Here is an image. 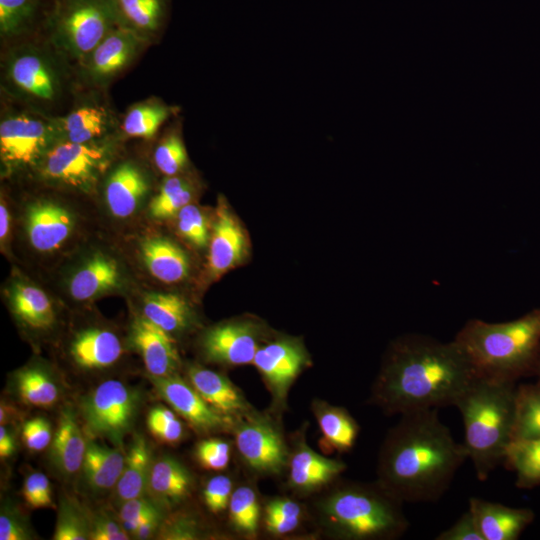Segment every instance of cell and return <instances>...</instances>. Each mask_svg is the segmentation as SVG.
<instances>
[{
	"instance_id": "obj_23",
	"label": "cell",
	"mask_w": 540,
	"mask_h": 540,
	"mask_svg": "<svg viewBox=\"0 0 540 540\" xmlns=\"http://www.w3.org/2000/svg\"><path fill=\"white\" fill-rule=\"evenodd\" d=\"M193 488V477L177 459L163 456L153 460L146 493L165 510L185 500Z\"/></svg>"
},
{
	"instance_id": "obj_51",
	"label": "cell",
	"mask_w": 540,
	"mask_h": 540,
	"mask_svg": "<svg viewBox=\"0 0 540 540\" xmlns=\"http://www.w3.org/2000/svg\"><path fill=\"white\" fill-rule=\"evenodd\" d=\"M51 425L47 419L36 417L27 420L22 427V438L26 447L32 451L47 448L53 439Z\"/></svg>"
},
{
	"instance_id": "obj_28",
	"label": "cell",
	"mask_w": 540,
	"mask_h": 540,
	"mask_svg": "<svg viewBox=\"0 0 540 540\" xmlns=\"http://www.w3.org/2000/svg\"><path fill=\"white\" fill-rule=\"evenodd\" d=\"M153 463L152 450L141 434H135L125 453L121 476L114 488L116 503L144 496Z\"/></svg>"
},
{
	"instance_id": "obj_5",
	"label": "cell",
	"mask_w": 540,
	"mask_h": 540,
	"mask_svg": "<svg viewBox=\"0 0 540 540\" xmlns=\"http://www.w3.org/2000/svg\"><path fill=\"white\" fill-rule=\"evenodd\" d=\"M402 504L377 481L336 488L321 502L320 512L328 530L340 538L393 539L409 527Z\"/></svg>"
},
{
	"instance_id": "obj_32",
	"label": "cell",
	"mask_w": 540,
	"mask_h": 540,
	"mask_svg": "<svg viewBox=\"0 0 540 540\" xmlns=\"http://www.w3.org/2000/svg\"><path fill=\"white\" fill-rule=\"evenodd\" d=\"M142 312V316L171 335L186 330L193 321L188 302L174 293H148Z\"/></svg>"
},
{
	"instance_id": "obj_52",
	"label": "cell",
	"mask_w": 540,
	"mask_h": 540,
	"mask_svg": "<svg viewBox=\"0 0 540 540\" xmlns=\"http://www.w3.org/2000/svg\"><path fill=\"white\" fill-rule=\"evenodd\" d=\"M32 534L27 522L12 506L3 505L0 514V540H29Z\"/></svg>"
},
{
	"instance_id": "obj_59",
	"label": "cell",
	"mask_w": 540,
	"mask_h": 540,
	"mask_svg": "<svg viewBox=\"0 0 540 540\" xmlns=\"http://www.w3.org/2000/svg\"><path fill=\"white\" fill-rule=\"evenodd\" d=\"M9 221H10V219H9L8 209H7L6 204L3 201V199H1V204H0V238H1L2 242L6 239L7 234L9 232V223H10Z\"/></svg>"
},
{
	"instance_id": "obj_12",
	"label": "cell",
	"mask_w": 540,
	"mask_h": 540,
	"mask_svg": "<svg viewBox=\"0 0 540 540\" xmlns=\"http://www.w3.org/2000/svg\"><path fill=\"white\" fill-rule=\"evenodd\" d=\"M259 327L250 321H234L213 326L201 338L204 357L224 365L253 363L259 349Z\"/></svg>"
},
{
	"instance_id": "obj_37",
	"label": "cell",
	"mask_w": 540,
	"mask_h": 540,
	"mask_svg": "<svg viewBox=\"0 0 540 540\" xmlns=\"http://www.w3.org/2000/svg\"><path fill=\"white\" fill-rule=\"evenodd\" d=\"M540 437V381L516 389L512 440Z\"/></svg>"
},
{
	"instance_id": "obj_36",
	"label": "cell",
	"mask_w": 540,
	"mask_h": 540,
	"mask_svg": "<svg viewBox=\"0 0 540 540\" xmlns=\"http://www.w3.org/2000/svg\"><path fill=\"white\" fill-rule=\"evenodd\" d=\"M106 113L93 106L81 107L53 124L62 141L88 143L100 137L106 128Z\"/></svg>"
},
{
	"instance_id": "obj_17",
	"label": "cell",
	"mask_w": 540,
	"mask_h": 540,
	"mask_svg": "<svg viewBox=\"0 0 540 540\" xmlns=\"http://www.w3.org/2000/svg\"><path fill=\"white\" fill-rule=\"evenodd\" d=\"M25 226L31 246L39 252L59 249L70 237L74 228L72 214L51 201H37L29 205Z\"/></svg>"
},
{
	"instance_id": "obj_20",
	"label": "cell",
	"mask_w": 540,
	"mask_h": 540,
	"mask_svg": "<svg viewBox=\"0 0 540 540\" xmlns=\"http://www.w3.org/2000/svg\"><path fill=\"white\" fill-rule=\"evenodd\" d=\"M13 85L26 96L39 101H52L58 90L56 74L40 54L25 51L13 56L8 65Z\"/></svg>"
},
{
	"instance_id": "obj_10",
	"label": "cell",
	"mask_w": 540,
	"mask_h": 540,
	"mask_svg": "<svg viewBox=\"0 0 540 540\" xmlns=\"http://www.w3.org/2000/svg\"><path fill=\"white\" fill-rule=\"evenodd\" d=\"M53 124L27 115L5 118L0 123V156L9 169L27 167L41 160L55 133Z\"/></svg>"
},
{
	"instance_id": "obj_56",
	"label": "cell",
	"mask_w": 540,
	"mask_h": 540,
	"mask_svg": "<svg viewBox=\"0 0 540 540\" xmlns=\"http://www.w3.org/2000/svg\"><path fill=\"white\" fill-rule=\"evenodd\" d=\"M300 521L301 519L299 518L280 515L265 514L264 517L265 527L267 531L277 536L285 535L292 532L298 527Z\"/></svg>"
},
{
	"instance_id": "obj_29",
	"label": "cell",
	"mask_w": 540,
	"mask_h": 540,
	"mask_svg": "<svg viewBox=\"0 0 540 540\" xmlns=\"http://www.w3.org/2000/svg\"><path fill=\"white\" fill-rule=\"evenodd\" d=\"M124 461L125 454L120 447L110 448L92 440L88 441L81 468L85 484L94 493H105L115 488Z\"/></svg>"
},
{
	"instance_id": "obj_57",
	"label": "cell",
	"mask_w": 540,
	"mask_h": 540,
	"mask_svg": "<svg viewBox=\"0 0 540 540\" xmlns=\"http://www.w3.org/2000/svg\"><path fill=\"white\" fill-rule=\"evenodd\" d=\"M16 448L15 438L6 425L0 426V457H10Z\"/></svg>"
},
{
	"instance_id": "obj_30",
	"label": "cell",
	"mask_w": 540,
	"mask_h": 540,
	"mask_svg": "<svg viewBox=\"0 0 540 540\" xmlns=\"http://www.w3.org/2000/svg\"><path fill=\"white\" fill-rule=\"evenodd\" d=\"M8 299L12 313L24 326L33 330H46L55 322V311L51 300L40 288L15 282L9 289Z\"/></svg>"
},
{
	"instance_id": "obj_49",
	"label": "cell",
	"mask_w": 540,
	"mask_h": 540,
	"mask_svg": "<svg viewBox=\"0 0 540 540\" xmlns=\"http://www.w3.org/2000/svg\"><path fill=\"white\" fill-rule=\"evenodd\" d=\"M22 496L25 503L33 509L54 507L50 481L41 472H33L25 478Z\"/></svg>"
},
{
	"instance_id": "obj_6",
	"label": "cell",
	"mask_w": 540,
	"mask_h": 540,
	"mask_svg": "<svg viewBox=\"0 0 540 540\" xmlns=\"http://www.w3.org/2000/svg\"><path fill=\"white\" fill-rule=\"evenodd\" d=\"M51 27L54 43L85 60L118 25L109 0H56Z\"/></svg>"
},
{
	"instance_id": "obj_45",
	"label": "cell",
	"mask_w": 540,
	"mask_h": 540,
	"mask_svg": "<svg viewBox=\"0 0 540 540\" xmlns=\"http://www.w3.org/2000/svg\"><path fill=\"white\" fill-rule=\"evenodd\" d=\"M149 432L159 441L178 443L184 435V426L173 409L157 405L150 409L146 418Z\"/></svg>"
},
{
	"instance_id": "obj_18",
	"label": "cell",
	"mask_w": 540,
	"mask_h": 540,
	"mask_svg": "<svg viewBox=\"0 0 540 540\" xmlns=\"http://www.w3.org/2000/svg\"><path fill=\"white\" fill-rule=\"evenodd\" d=\"M472 512L484 540H516L533 522L529 508H514L481 498L469 499Z\"/></svg>"
},
{
	"instance_id": "obj_22",
	"label": "cell",
	"mask_w": 540,
	"mask_h": 540,
	"mask_svg": "<svg viewBox=\"0 0 540 540\" xmlns=\"http://www.w3.org/2000/svg\"><path fill=\"white\" fill-rule=\"evenodd\" d=\"M187 376L194 389L220 414L229 418L247 414L249 408L244 396L223 374L192 365Z\"/></svg>"
},
{
	"instance_id": "obj_8",
	"label": "cell",
	"mask_w": 540,
	"mask_h": 540,
	"mask_svg": "<svg viewBox=\"0 0 540 540\" xmlns=\"http://www.w3.org/2000/svg\"><path fill=\"white\" fill-rule=\"evenodd\" d=\"M109 162L106 147L96 143L61 141L42 157V175L54 182L87 190Z\"/></svg>"
},
{
	"instance_id": "obj_11",
	"label": "cell",
	"mask_w": 540,
	"mask_h": 540,
	"mask_svg": "<svg viewBox=\"0 0 540 540\" xmlns=\"http://www.w3.org/2000/svg\"><path fill=\"white\" fill-rule=\"evenodd\" d=\"M253 364L265 380L276 405L283 406L290 386L309 364L303 345L294 339H279L259 347Z\"/></svg>"
},
{
	"instance_id": "obj_14",
	"label": "cell",
	"mask_w": 540,
	"mask_h": 540,
	"mask_svg": "<svg viewBox=\"0 0 540 540\" xmlns=\"http://www.w3.org/2000/svg\"><path fill=\"white\" fill-rule=\"evenodd\" d=\"M245 232L222 197L218 199L212 235L208 244L207 271L216 279L240 264L247 254Z\"/></svg>"
},
{
	"instance_id": "obj_39",
	"label": "cell",
	"mask_w": 540,
	"mask_h": 540,
	"mask_svg": "<svg viewBox=\"0 0 540 540\" xmlns=\"http://www.w3.org/2000/svg\"><path fill=\"white\" fill-rule=\"evenodd\" d=\"M171 112L170 107L158 102H147L134 106L124 118L123 132L130 137L151 138Z\"/></svg>"
},
{
	"instance_id": "obj_40",
	"label": "cell",
	"mask_w": 540,
	"mask_h": 540,
	"mask_svg": "<svg viewBox=\"0 0 540 540\" xmlns=\"http://www.w3.org/2000/svg\"><path fill=\"white\" fill-rule=\"evenodd\" d=\"M91 517L74 498L65 496L59 503L54 540L90 539Z\"/></svg>"
},
{
	"instance_id": "obj_1",
	"label": "cell",
	"mask_w": 540,
	"mask_h": 540,
	"mask_svg": "<svg viewBox=\"0 0 540 540\" xmlns=\"http://www.w3.org/2000/svg\"><path fill=\"white\" fill-rule=\"evenodd\" d=\"M477 377L454 341L406 335L391 346L374 382L371 400L389 414L454 406Z\"/></svg>"
},
{
	"instance_id": "obj_25",
	"label": "cell",
	"mask_w": 540,
	"mask_h": 540,
	"mask_svg": "<svg viewBox=\"0 0 540 540\" xmlns=\"http://www.w3.org/2000/svg\"><path fill=\"white\" fill-rule=\"evenodd\" d=\"M122 275L117 262L102 253L89 257L71 276L70 295L88 301L120 287Z\"/></svg>"
},
{
	"instance_id": "obj_50",
	"label": "cell",
	"mask_w": 540,
	"mask_h": 540,
	"mask_svg": "<svg viewBox=\"0 0 540 540\" xmlns=\"http://www.w3.org/2000/svg\"><path fill=\"white\" fill-rule=\"evenodd\" d=\"M232 481L225 475H217L209 479L203 489V499L212 513H220L229 505L233 493Z\"/></svg>"
},
{
	"instance_id": "obj_24",
	"label": "cell",
	"mask_w": 540,
	"mask_h": 540,
	"mask_svg": "<svg viewBox=\"0 0 540 540\" xmlns=\"http://www.w3.org/2000/svg\"><path fill=\"white\" fill-rule=\"evenodd\" d=\"M149 190L143 172L133 163L115 168L105 184V200L111 214L127 218L135 213Z\"/></svg>"
},
{
	"instance_id": "obj_31",
	"label": "cell",
	"mask_w": 540,
	"mask_h": 540,
	"mask_svg": "<svg viewBox=\"0 0 540 540\" xmlns=\"http://www.w3.org/2000/svg\"><path fill=\"white\" fill-rule=\"evenodd\" d=\"M118 27L144 38L154 35L164 24L167 0H109Z\"/></svg>"
},
{
	"instance_id": "obj_34",
	"label": "cell",
	"mask_w": 540,
	"mask_h": 540,
	"mask_svg": "<svg viewBox=\"0 0 540 540\" xmlns=\"http://www.w3.org/2000/svg\"><path fill=\"white\" fill-rule=\"evenodd\" d=\"M14 384L21 401L34 407H52L62 394L61 386L55 377L36 365L19 370Z\"/></svg>"
},
{
	"instance_id": "obj_9",
	"label": "cell",
	"mask_w": 540,
	"mask_h": 540,
	"mask_svg": "<svg viewBox=\"0 0 540 540\" xmlns=\"http://www.w3.org/2000/svg\"><path fill=\"white\" fill-rule=\"evenodd\" d=\"M235 440L244 463L255 472L276 475L289 463L283 436L267 417L246 414L235 428Z\"/></svg>"
},
{
	"instance_id": "obj_42",
	"label": "cell",
	"mask_w": 540,
	"mask_h": 540,
	"mask_svg": "<svg viewBox=\"0 0 540 540\" xmlns=\"http://www.w3.org/2000/svg\"><path fill=\"white\" fill-rule=\"evenodd\" d=\"M154 163L167 176H175L186 168L188 155L178 131H171L154 151Z\"/></svg>"
},
{
	"instance_id": "obj_55",
	"label": "cell",
	"mask_w": 540,
	"mask_h": 540,
	"mask_svg": "<svg viewBox=\"0 0 540 540\" xmlns=\"http://www.w3.org/2000/svg\"><path fill=\"white\" fill-rule=\"evenodd\" d=\"M265 514L280 515L301 519L302 510L299 504L288 498H275L265 506Z\"/></svg>"
},
{
	"instance_id": "obj_47",
	"label": "cell",
	"mask_w": 540,
	"mask_h": 540,
	"mask_svg": "<svg viewBox=\"0 0 540 540\" xmlns=\"http://www.w3.org/2000/svg\"><path fill=\"white\" fill-rule=\"evenodd\" d=\"M157 535L164 540H195L201 536V526L191 514L179 512L163 519Z\"/></svg>"
},
{
	"instance_id": "obj_16",
	"label": "cell",
	"mask_w": 540,
	"mask_h": 540,
	"mask_svg": "<svg viewBox=\"0 0 540 540\" xmlns=\"http://www.w3.org/2000/svg\"><path fill=\"white\" fill-rule=\"evenodd\" d=\"M146 41L132 30L115 28L84 60L89 77L99 84L108 82L131 63Z\"/></svg>"
},
{
	"instance_id": "obj_43",
	"label": "cell",
	"mask_w": 540,
	"mask_h": 540,
	"mask_svg": "<svg viewBox=\"0 0 540 540\" xmlns=\"http://www.w3.org/2000/svg\"><path fill=\"white\" fill-rule=\"evenodd\" d=\"M37 0H0V31L14 36L24 31L36 14Z\"/></svg>"
},
{
	"instance_id": "obj_35",
	"label": "cell",
	"mask_w": 540,
	"mask_h": 540,
	"mask_svg": "<svg viewBox=\"0 0 540 540\" xmlns=\"http://www.w3.org/2000/svg\"><path fill=\"white\" fill-rule=\"evenodd\" d=\"M503 464L515 472L516 486L532 489L540 485V437L512 440L506 448Z\"/></svg>"
},
{
	"instance_id": "obj_46",
	"label": "cell",
	"mask_w": 540,
	"mask_h": 540,
	"mask_svg": "<svg viewBox=\"0 0 540 540\" xmlns=\"http://www.w3.org/2000/svg\"><path fill=\"white\" fill-rule=\"evenodd\" d=\"M180 235L198 249L208 247L210 236L208 221L203 211L194 204H187L177 214Z\"/></svg>"
},
{
	"instance_id": "obj_53",
	"label": "cell",
	"mask_w": 540,
	"mask_h": 540,
	"mask_svg": "<svg viewBox=\"0 0 540 540\" xmlns=\"http://www.w3.org/2000/svg\"><path fill=\"white\" fill-rule=\"evenodd\" d=\"M129 533L120 521L114 520L106 513L91 517L90 539L92 540H128Z\"/></svg>"
},
{
	"instance_id": "obj_54",
	"label": "cell",
	"mask_w": 540,
	"mask_h": 540,
	"mask_svg": "<svg viewBox=\"0 0 540 540\" xmlns=\"http://www.w3.org/2000/svg\"><path fill=\"white\" fill-rule=\"evenodd\" d=\"M436 540H484L472 512L468 509L449 528L443 530Z\"/></svg>"
},
{
	"instance_id": "obj_27",
	"label": "cell",
	"mask_w": 540,
	"mask_h": 540,
	"mask_svg": "<svg viewBox=\"0 0 540 540\" xmlns=\"http://www.w3.org/2000/svg\"><path fill=\"white\" fill-rule=\"evenodd\" d=\"M122 351L118 336L110 330L101 328L80 331L70 345L73 361L85 370H99L113 365L120 358Z\"/></svg>"
},
{
	"instance_id": "obj_58",
	"label": "cell",
	"mask_w": 540,
	"mask_h": 540,
	"mask_svg": "<svg viewBox=\"0 0 540 540\" xmlns=\"http://www.w3.org/2000/svg\"><path fill=\"white\" fill-rule=\"evenodd\" d=\"M163 520H149L139 525L131 534L136 539H147L154 535Z\"/></svg>"
},
{
	"instance_id": "obj_21",
	"label": "cell",
	"mask_w": 540,
	"mask_h": 540,
	"mask_svg": "<svg viewBox=\"0 0 540 540\" xmlns=\"http://www.w3.org/2000/svg\"><path fill=\"white\" fill-rule=\"evenodd\" d=\"M59 416L50 444L49 458L61 475L69 477L81 470L87 442L70 405L63 407Z\"/></svg>"
},
{
	"instance_id": "obj_38",
	"label": "cell",
	"mask_w": 540,
	"mask_h": 540,
	"mask_svg": "<svg viewBox=\"0 0 540 540\" xmlns=\"http://www.w3.org/2000/svg\"><path fill=\"white\" fill-rule=\"evenodd\" d=\"M194 187L190 180L169 176L149 204V215L155 219H167L190 203Z\"/></svg>"
},
{
	"instance_id": "obj_60",
	"label": "cell",
	"mask_w": 540,
	"mask_h": 540,
	"mask_svg": "<svg viewBox=\"0 0 540 540\" xmlns=\"http://www.w3.org/2000/svg\"><path fill=\"white\" fill-rule=\"evenodd\" d=\"M16 416L14 408L1 401L0 406V424L6 425Z\"/></svg>"
},
{
	"instance_id": "obj_41",
	"label": "cell",
	"mask_w": 540,
	"mask_h": 540,
	"mask_svg": "<svg viewBox=\"0 0 540 540\" xmlns=\"http://www.w3.org/2000/svg\"><path fill=\"white\" fill-rule=\"evenodd\" d=\"M228 506L231 523L237 531L245 534H254L257 531L260 507L252 488L241 486L235 489Z\"/></svg>"
},
{
	"instance_id": "obj_26",
	"label": "cell",
	"mask_w": 540,
	"mask_h": 540,
	"mask_svg": "<svg viewBox=\"0 0 540 540\" xmlns=\"http://www.w3.org/2000/svg\"><path fill=\"white\" fill-rule=\"evenodd\" d=\"M140 255L149 273L161 282H180L190 272L187 253L166 237L145 238L140 244Z\"/></svg>"
},
{
	"instance_id": "obj_2",
	"label": "cell",
	"mask_w": 540,
	"mask_h": 540,
	"mask_svg": "<svg viewBox=\"0 0 540 540\" xmlns=\"http://www.w3.org/2000/svg\"><path fill=\"white\" fill-rule=\"evenodd\" d=\"M401 416L381 448L378 482L403 503L436 501L468 459L467 450L453 439L437 409Z\"/></svg>"
},
{
	"instance_id": "obj_33",
	"label": "cell",
	"mask_w": 540,
	"mask_h": 540,
	"mask_svg": "<svg viewBox=\"0 0 540 540\" xmlns=\"http://www.w3.org/2000/svg\"><path fill=\"white\" fill-rule=\"evenodd\" d=\"M313 410L326 447L340 452L349 451L359 433L355 419L345 409L319 400L314 402Z\"/></svg>"
},
{
	"instance_id": "obj_13",
	"label": "cell",
	"mask_w": 540,
	"mask_h": 540,
	"mask_svg": "<svg viewBox=\"0 0 540 540\" xmlns=\"http://www.w3.org/2000/svg\"><path fill=\"white\" fill-rule=\"evenodd\" d=\"M150 379L159 396L196 430L220 431L233 424L232 418L213 409L190 383L176 374Z\"/></svg>"
},
{
	"instance_id": "obj_15",
	"label": "cell",
	"mask_w": 540,
	"mask_h": 540,
	"mask_svg": "<svg viewBox=\"0 0 540 540\" xmlns=\"http://www.w3.org/2000/svg\"><path fill=\"white\" fill-rule=\"evenodd\" d=\"M130 342L141 355L150 377L176 374L180 357L170 333L140 316L131 324Z\"/></svg>"
},
{
	"instance_id": "obj_48",
	"label": "cell",
	"mask_w": 540,
	"mask_h": 540,
	"mask_svg": "<svg viewBox=\"0 0 540 540\" xmlns=\"http://www.w3.org/2000/svg\"><path fill=\"white\" fill-rule=\"evenodd\" d=\"M230 450L228 442L219 438H209L197 444L195 456L203 468L221 471L229 464Z\"/></svg>"
},
{
	"instance_id": "obj_44",
	"label": "cell",
	"mask_w": 540,
	"mask_h": 540,
	"mask_svg": "<svg viewBox=\"0 0 540 540\" xmlns=\"http://www.w3.org/2000/svg\"><path fill=\"white\" fill-rule=\"evenodd\" d=\"M165 509L155 503L150 497H137L120 505L118 518L124 529L131 534L142 523L149 520H163Z\"/></svg>"
},
{
	"instance_id": "obj_61",
	"label": "cell",
	"mask_w": 540,
	"mask_h": 540,
	"mask_svg": "<svg viewBox=\"0 0 540 540\" xmlns=\"http://www.w3.org/2000/svg\"><path fill=\"white\" fill-rule=\"evenodd\" d=\"M533 375H535L538 378V381H540V350L534 365Z\"/></svg>"
},
{
	"instance_id": "obj_19",
	"label": "cell",
	"mask_w": 540,
	"mask_h": 540,
	"mask_svg": "<svg viewBox=\"0 0 540 540\" xmlns=\"http://www.w3.org/2000/svg\"><path fill=\"white\" fill-rule=\"evenodd\" d=\"M289 485L300 493L313 492L333 481L346 468L344 462L326 458L299 439L289 458Z\"/></svg>"
},
{
	"instance_id": "obj_7",
	"label": "cell",
	"mask_w": 540,
	"mask_h": 540,
	"mask_svg": "<svg viewBox=\"0 0 540 540\" xmlns=\"http://www.w3.org/2000/svg\"><path fill=\"white\" fill-rule=\"evenodd\" d=\"M141 401V392L120 380L100 383L84 395L79 404L88 435L121 447L132 430Z\"/></svg>"
},
{
	"instance_id": "obj_3",
	"label": "cell",
	"mask_w": 540,
	"mask_h": 540,
	"mask_svg": "<svg viewBox=\"0 0 540 540\" xmlns=\"http://www.w3.org/2000/svg\"><path fill=\"white\" fill-rule=\"evenodd\" d=\"M453 340L477 376L516 382L533 375L540 350V308L507 322L470 319Z\"/></svg>"
},
{
	"instance_id": "obj_4",
	"label": "cell",
	"mask_w": 540,
	"mask_h": 540,
	"mask_svg": "<svg viewBox=\"0 0 540 540\" xmlns=\"http://www.w3.org/2000/svg\"><path fill=\"white\" fill-rule=\"evenodd\" d=\"M516 389V382L477 376L454 405L461 413L464 446L480 481L503 463L512 441Z\"/></svg>"
}]
</instances>
